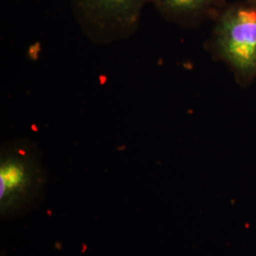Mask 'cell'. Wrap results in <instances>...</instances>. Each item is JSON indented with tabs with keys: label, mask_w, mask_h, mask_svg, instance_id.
<instances>
[{
	"label": "cell",
	"mask_w": 256,
	"mask_h": 256,
	"mask_svg": "<svg viewBox=\"0 0 256 256\" xmlns=\"http://www.w3.org/2000/svg\"><path fill=\"white\" fill-rule=\"evenodd\" d=\"M48 172L36 144L19 138L0 150V218L16 220L37 210L46 196Z\"/></svg>",
	"instance_id": "1"
},
{
	"label": "cell",
	"mask_w": 256,
	"mask_h": 256,
	"mask_svg": "<svg viewBox=\"0 0 256 256\" xmlns=\"http://www.w3.org/2000/svg\"><path fill=\"white\" fill-rule=\"evenodd\" d=\"M212 48L243 82L256 77V3L248 1L225 10L218 19Z\"/></svg>",
	"instance_id": "2"
},
{
	"label": "cell",
	"mask_w": 256,
	"mask_h": 256,
	"mask_svg": "<svg viewBox=\"0 0 256 256\" xmlns=\"http://www.w3.org/2000/svg\"><path fill=\"white\" fill-rule=\"evenodd\" d=\"M150 0H70L84 36L96 44H110L136 32Z\"/></svg>",
	"instance_id": "3"
},
{
	"label": "cell",
	"mask_w": 256,
	"mask_h": 256,
	"mask_svg": "<svg viewBox=\"0 0 256 256\" xmlns=\"http://www.w3.org/2000/svg\"><path fill=\"white\" fill-rule=\"evenodd\" d=\"M220 0H150L164 18L176 23H191L204 18Z\"/></svg>",
	"instance_id": "4"
},
{
	"label": "cell",
	"mask_w": 256,
	"mask_h": 256,
	"mask_svg": "<svg viewBox=\"0 0 256 256\" xmlns=\"http://www.w3.org/2000/svg\"><path fill=\"white\" fill-rule=\"evenodd\" d=\"M248 1H250V2H254V3H256V0H248Z\"/></svg>",
	"instance_id": "5"
}]
</instances>
